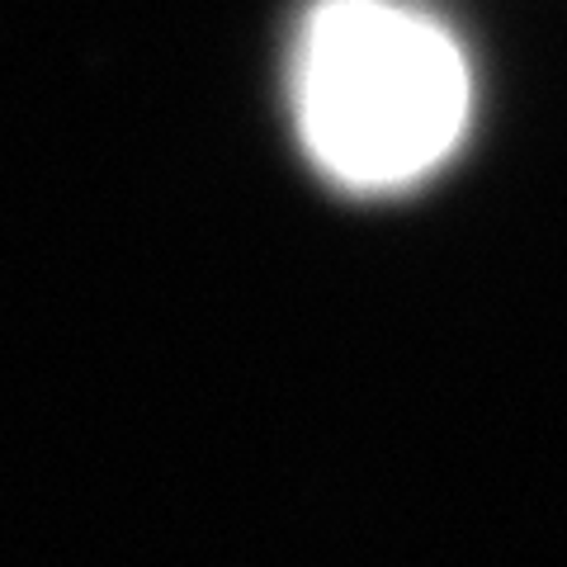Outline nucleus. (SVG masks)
Here are the masks:
<instances>
[{
  "instance_id": "1",
  "label": "nucleus",
  "mask_w": 567,
  "mask_h": 567,
  "mask_svg": "<svg viewBox=\"0 0 567 567\" xmlns=\"http://www.w3.org/2000/svg\"><path fill=\"white\" fill-rule=\"evenodd\" d=\"M454 33L406 0H317L293 52V114L331 185L388 194L425 181L468 123Z\"/></svg>"
}]
</instances>
